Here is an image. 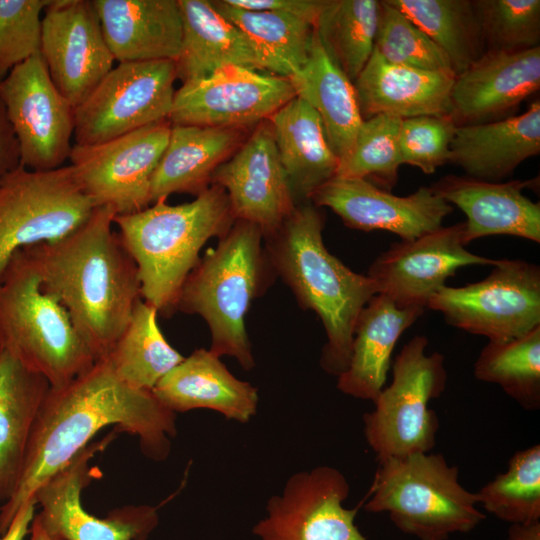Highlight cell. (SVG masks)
Here are the masks:
<instances>
[{"mask_svg": "<svg viewBox=\"0 0 540 540\" xmlns=\"http://www.w3.org/2000/svg\"><path fill=\"white\" fill-rule=\"evenodd\" d=\"M136 436L143 454L163 461L177 434L176 413L152 391L121 381L105 359L62 387H50L34 422L21 475L0 508V535L38 488L66 467L104 427Z\"/></svg>", "mask_w": 540, "mask_h": 540, "instance_id": "6da1fadb", "label": "cell"}, {"mask_svg": "<svg viewBox=\"0 0 540 540\" xmlns=\"http://www.w3.org/2000/svg\"><path fill=\"white\" fill-rule=\"evenodd\" d=\"M115 216L111 207H96L63 238L22 249L96 360L111 351L141 299L137 266L112 229Z\"/></svg>", "mask_w": 540, "mask_h": 540, "instance_id": "7a4b0ae2", "label": "cell"}, {"mask_svg": "<svg viewBox=\"0 0 540 540\" xmlns=\"http://www.w3.org/2000/svg\"><path fill=\"white\" fill-rule=\"evenodd\" d=\"M323 228L317 206L295 207L281 227L265 238L264 248L272 269L301 307L320 318L327 337L320 365L338 377L349 364L358 316L378 289L372 278L352 271L327 250Z\"/></svg>", "mask_w": 540, "mask_h": 540, "instance_id": "3957f363", "label": "cell"}, {"mask_svg": "<svg viewBox=\"0 0 540 540\" xmlns=\"http://www.w3.org/2000/svg\"><path fill=\"white\" fill-rule=\"evenodd\" d=\"M160 199L145 209L116 215L114 225L134 260L141 297L164 317L176 310L179 292L212 237H223L235 222L225 190L212 184L187 203Z\"/></svg>", "mask_w": 540, "mask_h": 540, "instance_id": "277c9868", "label": "cell"}, {"mask_svg": "<svg viewBox=\"0 0 540 540\" xmlns=\"http://www.w3.org/2000/svg\"><path fill=\"white\" fill-rule=\"evenodd\" d=\"M262 239L257 225L235 220L189 273L176 304V310L198 314L206 321L212 353L234 357L244 370L255 366L245 317L272 269Z\"/></svg>", "mask_w": 540, "mask_h": 540, "instance_id": "5b68a950", "label": "cell"}, {"mask_svg": "<svg viewBox=\"0 0 540 540\" xmlns=\"http://www.w3.org/2000/svg\"><path fill=\"white\" fill-rule=\"evenodd\" d=\"M0 348L50 387H62L96 361L67 310L41 288L23 250L16 252L0 278Z\"/></svg>", "mask_w": 540, "mask_h": 540, "instance_id": "8992f818", "label": "cell"}, {"mask_svg": "<svg viewBox=\"0 0 540 540\" xmlns=\"http://www.w3.org/2000/svg\"><path fill=\"white\" fill-rule=\"evenodd\" d=\"M365 510L388 513L403 533L419 540H447L484 519L475 493L459 482V469L442 454L416 453L378 460Z\"/></svg>", "mask_w": 540, "mask_h": 540, "instance_id": "52a82bcc", "label": "cell"}, {"mask_svg": "<svg viewBox=\"0 0 540 540\" xmlns=\"http://www.w3.org/2000/svg\"><path fill=\"white\" fill-rule=\"evenodd\" d=\"M428 338L414 336L392 364V382L364 414V434L378 460L429 453L436 444L439 420L429 402L445 390L444 356L426 353Z\"/></svg>", "mask_w": 540, "mask_h": 540, "instance_id": "ba28073f", "label": "cell"}, {"mask_svg": "<svg viewBox=\"0 0 540 540\" xmlns=\"http://www.w3.org/2000/svg\"><path fill=\"white\" fill-rule=\"evenodd\" d=\"M95 208L70 164L46 171L19 164L0 180V278L16 252L63 238Z\"/></svg>", "mask_w": 540, "mask_h": 540, "instance_id": "9c48e42d", "label": "cell"}, {"mask_svg": "<svg viewBox=\"0 0 540 540\" xmlns=\"http://www.w3.org/2000/svg\"><path fill=\"white\" fill-rule=\"evenodd\" d=\"M481 281L443 286L426 308L446 323L489 341H508L540 326V268L519 259H497Z\"/></svg>", "mask_w": 540, "mask_h": 540, "instance_id": "30bf717a", "label": "cell"}, {"mask_svg": "<svg viewBox=\"0 0 540 540\" xmlns=\"http://www.w3.org/2000/svg\"><path fill=\"white\" fill-rule=\"evenodd\" d=\"M176 62H122L74 110V144L95 145L168 119Z\"/></svg>", "mask_w": 540, "mask_h": 540, "instance_id": "8fae6325", "label": "cell"}, {"mask_svg": "<svg viewBox=\"0 0 540 540\" xmlns=\"http://www.w3.org/2000/svg\"><path fill=\"white\" fill-rule=\"evenodd\" d=\"M171 126L164 119L99 144H73L70 165L95 207H111L116 215H126L151 204V179Z\"/></svg>", "mask_w": 540, "mask_h": 540, "instance_id": "7c38bea8", "label": "cell"}, {"mask_svg": "<svg viewBox=\"0 0 540 540\" xmlns=\"http://www.w3.org/2000/svg\"><path fill=\"white\" fill-rule=\"evenodd\" d=\"M0 102L18 143L20 164L36 171L64 166L73 146L75 107L52 82L41 54L0 82Z\"/></svg>", "mask_w": 540, "mask_h": 540, "instance_id": "4fadbf2b", "label": "cell"}, {"mask_svg": "<svg viewBox=\"0 0 540 540\" xmlns=\"http://www.w3.org/2000/svg\"><path fill=\"white\" fill-rule=\"evenodd\" d=\"M350 485L331 466L299 471L266 504L252 529L259 540H366L355 524L356 509L344 507Z\"/></svg>", "mask_w": 540, "mask_h": 540, "instance_id": "5bb4252c", "label": "cell"}, {"mask_svg": "<svg viewBox=\"0 0 540 540\" xmlns=\"http://www.w3.org/2000/svg\"><path fill=\"white\" fill-rule=\"evenodd\" d=\"M295 97L288 78L226 66L175 90L172 125L234 128L261 123Z\"/></svg>", "mask_w": 540, "mask_h": 540, "instance_id": "9a60e30c", "label": "cell"}, {"mask_svg": "<svg viewBox=\"0 0 540 540\" xmlns=\"http://www.w3.org/2000/svg\"><path fill=\"white\" fill-rule=\"evenodd\" d=\"M109 434L90 443L66 467L44 482L34 494L41 506L35 515L44 530L57 540H146L158 524L157 508L127 505L106 518L88 513L81 492L93 478L89 461L114 438Z\"/></svg>", "mask_w": 540, "mask_h": 540, "instance_id": "2e32d148", "label": "cell"}, {"mask_svg": "<svg viewBox=\"0 0 540 540\" xmlns=\"http://www.w3.org/2000/svg\"><path fill=\"white\" fill-rule=\"evenodd\" d=\"M465 222L443 227L413 240L394 242L368 270L378 294L398 308L425 309L430 298L456 271L468 265H494L497 259L466 249Z\"/></svg>", "mask_w": 540, "mask_h": 540, "instance_id": "e0dca14e", "label": "cell"}, {"mask_svg": "<svg viewBox=\"0 0 540 540\" xmlns=\"http://www.w3.org/2000/svg\"><path fill=\"white\" fill-rule=\"evenodd\" d=\"M40 54L60 93L78 106L113 68L93 0H50L42 17Z\"/></svg>", "mask_w": 540, "mask_h": 540, "instance_id": "ac0fdd59", "label": "cell"}, {"mask_svg": "<svg viewBox=\"0 0 540 540\" xmlns=\"http://www.w3.org/2000/svg\"><path fill=\"white\" fill-rule=\"evenodd\" d=\"M325 206L343 223L356 230H383L402 240H413L442 226L453 206L431 187H419L407 196L392 194L363 178L335 176L310 197Z\"/></svg>", "mask_w": 540, "mask_h": 540, "instance_id": "d6986e66", "label": "cell"}, {"mask_svg": "<svg viewBox=\"0 0 540 540\" xmlns=\"http://www.w3.org/2000/svg\"><path fill=\"white\" fill-rule=\"evenodd\" d=\"M211 183L225 190L235 219L257 225L263 239L273 235L295 209L268 120L215 170Z\"/></svg>", "mask_w": 540, "mask_h": 540, "instance_id": "ffe728a7", "label": "cell"}, {"mask_svg": "<svg viewBox=\"0 0 540 540\" xmlns=\"http://www.w3.org/2000/svg\"><path fill=\"white\" fill-rule=\"evenodd\" d=\"M540 88V46L485 51L454 78L451 113L457 126L504 119Z\"/></svg>", "mask_w": 540, "mask_h": 540, "instance_id": "44dd1931", "label": "cell"}, {"mask_svg": "<svg viewBox=\"0 0 540 540\" xmlns=\"http://www.w3.org/2000/svg\"><path fill=\"white\" fill-rule=\"evenodd\" d=\"M538 180L483 181L467 176L446 175L432 190L466 215L464 240L491 235H510L540 243V204L523 194Z\"/></svg>", "mask_w": 540, "mask_h": 540, "instance_id": "7402d4cb", "label": "cell"}, {"mask_svg": "<svg viewBox=\"0 0 540 540\" xmlns=\"http://www.w3.org/2000/svg\"><path fill=\"white\" fill-rule=\"evenodd\" d=\"M455 75L387 62L374 49L353 82L361 118L386 115L400 120L451 113Z\"/></svg>", "mask_w": 540, "mask_h": 540, "instance_id": "603a6c76", "label": "cell"}, {"mask_svg": "<svg viewBox=\"0 0 540 540\" xmlns=\"http://www.w3.org/2000/svg\"><path fill=\"white\" fill-rule=\"evenodd\" d=\"M152 392L174 413L209 409L240 423L255 416L259 400L254 386L237 379L220 357L203 348L184 357Z\"/></svg>", "mask_w": 540, "mask_h": 540, "instance_id": "cb8c5ba5", "label": "cell"}, {"mask_svg": "<svg viewBox=\"0 0 540 540\" xmlns=\"http://www.w3.org/2000/svg\"><path fill=\"white\" fill-rule=\"evenodd\" d=\"M107 45L118 63L179 57L178 0H93Z\"/></svg>", "mask_w": 540, "mask_h": 540, "instance_id": "d4e9b609", "label": "cell"}, {"mask_svg": "<svg viewBox=\"0 0 540 540\" xmlns=\"http://www.w3.org/2000/svg\"><path fill=\"white\" fill-rule=\"evenodd\" d=\"M540 153V101L520 115L493 122L457 126L449 162L467 177L495 182L524 160Z\"/></svg>", "mask_w": 540, "mask_h": 540, "instance_id": "484cf974", "label": "cell"}, {"mask_svg": "<svg viewBox=\"0 0 540 540\" xmlns=\"http://www.w3.org/2000/svg\"><path fill=\"white\" fill-rule=\"evenodd\" d=\"M424 310L398 308L383 294L373 296L358 316L349 364L338 376L337 388L374 402L386 383L398 339Z\"/></svg>", "mask_w": 540, "mask_h": 540, "instance_id": "4316f807", "label": "cell"}, {"mask_svg": "<svg viewBox=\"0 0 540 540\" xmlns=\"http://www.w3.org/2000/svg\"><path fill=\"white\" fill-rule=\"evenodd\" d=\"M182 43L176 62L182 83L200 79L226 66L263 70L247 36L207 0H178Z\"/></svg>", "mask_w": 540, "mask_h": 540, "instance_id": "83f0119b", "label": "cell"}, {"mask_svg": "<svg viewBox=\"0 0 540 540\" xmlns=\"http://www.w3.org/2000/svg\"><path fill=\"white\" fill-rule=\"evenodd\" d=\"M240 129L172 125L167 146L151 179V203L173 193L198 196L215 170L238 146Z\"/></svg>", "mask_w": 540, "mask_h": 540, "instance_id": "f1b7e54d", "label": "cell"}, {"mask_svg": "<svg viewBox=\"0 0 540 540\" xmlns=\"http://www.w3.org/2000/svg\"><path fill=\"white\" fill-rule=\"evenodd\" d=\"M50 389L48 381L0 348V501L18 484L29 437Z\"/></svg>", "mask_w": 540, "mask_h": 540, "instance_id": "f546056e", "label": "cell"}, {"mask_svg": "<svg viewBox=\"0 0 540 540\" xmlns=\"http://www.w3.org/2000/svg\"><path fill=\"white\" fill-rule=\"evenodd\" d=\"M268 121L292 192L310 198L336 176L339 166L319 115L305 100L295 96Z\"/></svg>", "mask_w": 540, "mask_h": 540, "instance_id": "4dcf8cb0", "label": "cell"}, {"mask_svg": "<svg viewBox=\"0 0 540 540\" xmlns=\"http://www.w3.org/2000/svg\"><path fill=\"white\" fill-rule=\"evenodd\" d=\"M288 79L295 96L317 112L331 149L342 160L351 150L363 119L353 82L328 55L315 30L307 62Z\"/></svg>", "mask_w": 540, "mask_h": 540, "instance_id": "1f68e13d", "label": "cell"}, {"mask_svg": "<svg viewBox=\"0 0 540 540\" xmlns=\"http://www.w3.org/2000/svg\"><path fill=\"white\" fill-rule=\"evenodd\" d=\"M211 3L247 36L263 70L289 78L307 62L314 32L310 22L280 12L234 7L225 0Z\"/></svg>", "mask_w": 540, "mask_h": 540, "instance_id": "d6a6232c", "label": "cell"}, {"mask_svg": "<svg viewBox=\"0 0 540 540\" xmlns=\"http://www.w3.org/2000/svg\"><path fill=\"white\" fill-rule=\"evenodd\" d=\"M157 310L140 299L124 331L105 359L128 386L152 391L184 357L173 348L157 322Z\"/></svg>", "mask_w": 540, "mask_h": 540, "instance_id": "836d02e7", "label": "cell"}, {"mask_svg": "<svg viewBox=\"0 0 540 540\" xmlns=\"http://www.w3.org/2000/svg\"><path fill=\"white\" fill-rule=\"evenodd\" d=\"M421 28L448 57L455 76L484 52L474 0H388Z\"/></svg>", "mask_w": 540, "mask_h": 540, "instance_id": "e575fe53", "label": "cell"}, {"mask_svg": "<svg viewBox=\"0 0 540 540\" xmlns=\"http://www.w3.org/2000/svg\"><path fill=\"white\" fill-rule=\"evenodd\" d=\"M378 14V0H325L314 25L326 52L352 82L374 50Z\"/></svg>", "mask_w": 540, "mask_h": 540, "instance_id": "d590c367", "label": "cell"}, {"mask_svg": "<svg viewBox=\"0 0 540 540\" xmlns=\"http://www.w3.org/2000/svg\"><path fill=\"white\" fill-rule=\"evenodd\" d=\"M475 377L499 385L527 410L540 407V326L508 341H489L475 365Z\"/></svg>", "mask_w": 540, "mask_h": 540, "instance_id": "8d00e7d4", "label": "cell"}, {"mask_svg": "<svg viewBox=\"0 0 540 540\" xmlns=\"http://www.w3.org/2000/svg\"><path fill=\"white\" fill-rule=\"evenodd\" d=\"M476 494L478 504L498 519L511 523L540 520V446L516 452L504 473Z\"/></svg>", "mask_w": 540, "mask_h": 540, "instance_id": "74e56055", "label": "cell"}, {"mask_svg": "<svg viewBox=\"0 0 540 540\" xmlns=\"http://www.w3.org/2000/svg\"><path fill=\"white\" fill-rule=\"evenodd\" d=\"M400 123V119L386 115L363 120L351 150L339 161L336 176L363 178L389 191L403 165L399 148Z\"/></svg>", "mask_w": 540, "mask_h": 540, "instance_id": "f35d334b", "label": "cell"}, {"mask_svg": "<svg viewBox=\"0 0 540 540\" xmlns=\"http://www.w3.org/2000/svg\"><path fill=\"white\" fill-rule=\"evenodd\" d=\"M374 49L387 62L395 65L454 74L446 54L388 0L379 1Z\"/></svg>", "mask_w": 540, "mask_h": 540, "instance_id": "ab89813d", "label": "cell"}, {"mask_svg": "<svg viewBox=\"0 0 540 540\" xmlns=\"http://www.w3.org/2000/svg\"><path fill=\"white\" fill-rule=\"evenodd\" d=\"M485 51L515 52L540 41V0H474Z\"/></svg>", "mask_w": 540, "mask_h": 540, "instance_id": "60d3db41", "label": "cell"}, {"mask_svg": "<svg viewBox=\"0 0 540 540\" xmlns=\"http://www.w3.org/2000/svg\"><path fill=\"white\" fill-rule=\"evenodd\" d=\"M50 0H0V82L40 54L42 17Z\"/></svg>", "mask_w": 540, "mask_h": 540, "instance_id": "b9f144b4", "label": "cell"}, {"mask_svg": "<svg viewBox=\"0 0 540 540\" xmlns=\"http://www.w3.org/2000/svg\"><path fill=\"white\" fill-rule=\"evenodd\" d=\"M457 125L450 115L418 116L401 120L399 148L403 164L425 174L449 162L450 145Z\"/></svg>", "mask_w": 540, "mask_h": 540, "instance_id": "7bdbcfd3", "label": "cell"}, {"mask_svg": "<svg viewBox=\"0 0 540 540\" xmlns=\"http://www.w3.org/2000/svg\"><path fill=\"white\" fill-rule=\"evenodd\" d=\"M225 2L242 9L266 10L293 15L314 26L325 0H225Z\"/></svg>", "mask_w": 540, "mask_h": 540, "instance_id": "ee69618b", "label": "cell"}, {"mask_svg": "<svg viewBox=\"0 0 540 540\" xmlns=\"http://www.w3.org/2000/svg\"><path fill=\"white\" fill-rule=\"evenodd\" d=\"M19 164L18 143L0 102V180Z\"/></svg>", "mask_w": 540, "mask_h": 540, "instance_id": "f6af8a7d", "label": "cell"}, {"mask_svg": "<svg viewBox=\"0 0 540 540\" xmlns=\"http://www.w3.org/2000/svg\"><path fill=\"white\" fill-rule=\"evenodd\" d=\"M35 498L27 500L18 510L8 528L0 535V540H25L35 516Z\"/></svg>", "mask_w": 540, "mask_h": 540, "instance_id": "bcb514c9", "label": "cell"}, {"mask_svg": "<svg viewBox=\"0 0 540 540\" xmlns=\"http://www.w3.org/2000/svg\"><path fill=\"white\" fill-rule=\"evenodd\" d=\"M508 540H540V520L511 524Z\"/></svg>", "mask_w": 540, "mask_h": 540, "instance_id": "7dc6e473", "label": "cell"}, {"mask_svg": "<svg viewBox=\"0 0 540 540\" xmlns=\"http://www.w3.org/2000/svg\"><path fill=\"white\" fill-rule=\"evenodd\" d=\"M30 540H57L51 537L42 527L39 520L34 516L30 525Z\"/></svg>", "mask_w": 540, "mask_h": 540, "instance_id": "c3c4849f", "label": "cell"}]
</instances>
